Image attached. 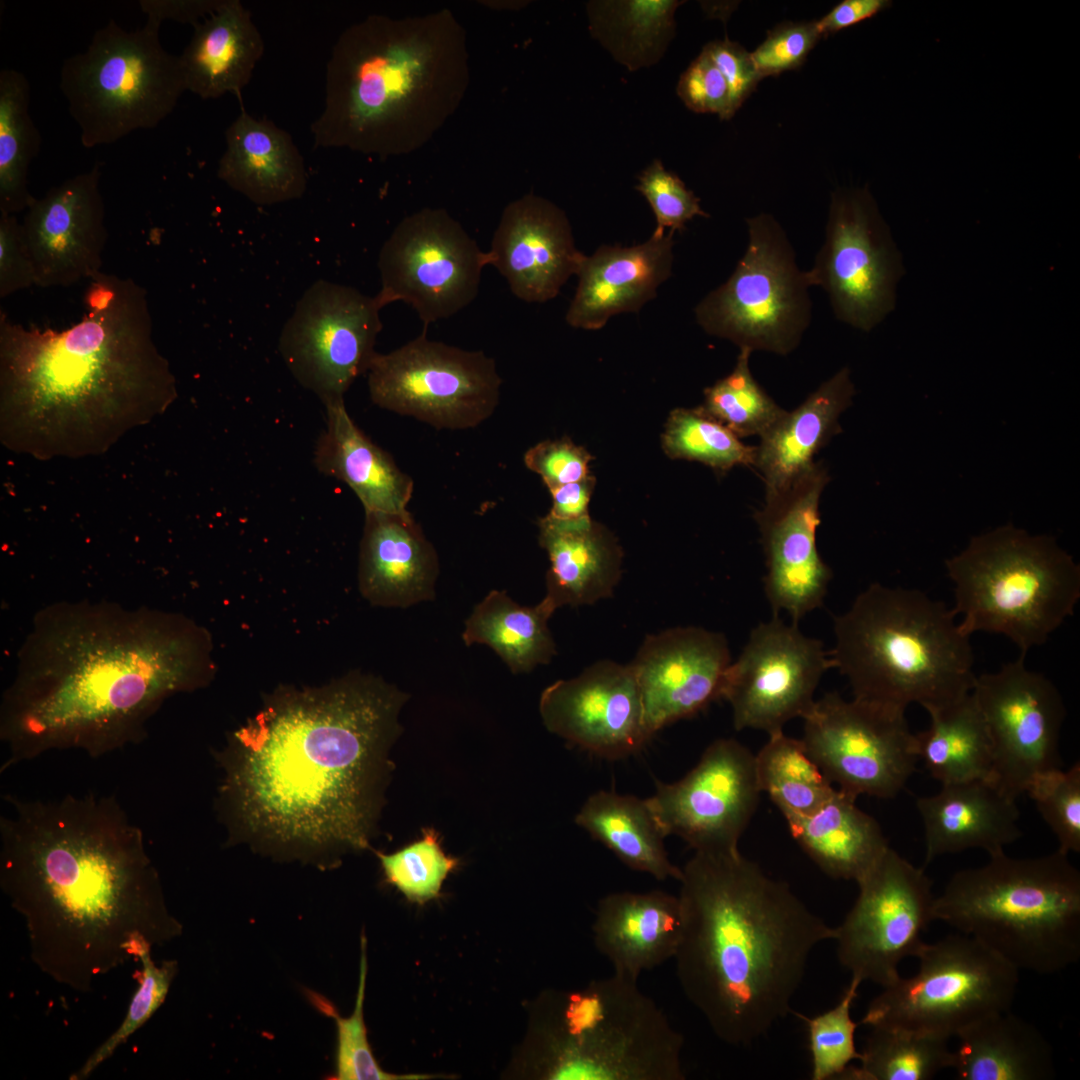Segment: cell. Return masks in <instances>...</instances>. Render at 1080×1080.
Here are the masks:
<instances>
[{
	"mask_svg": "<svg viewBox=\"0 0 1080 1080\" xmlns=\"http://www.w3.org/2000/svg\"><path fill=\"white\" fill-rule=\"evenodd\" d=\"M429 57L399 22L370 17L346 29L326 65L324 105L310 127L314 146L395 151Z\"/></svg>",
	"mask_w": 1080,
	"mask_h": 1080,
	"instance_id": "obj_10",
	"label": "cell"
},
{
	"mask_svg": "<svg viewBox=\"0 0 1080 1080\" xmlns=\"http://www.w3.org/2000/svg\"><path fill=\"white\" fill-rule=\"evenodd\" d=\"M367 976L366 938H361L360 975L355 1008L349 1017H339L334 1007L319 995L314 1003L337 1024L336 1074L338 1080H418L432 1076L422 1074H392L384 1071L373 1056L367 1039L363 1003Z\"/></svg>",
	"mask_w": 1080,
	"mask_h": 1080,
	"instance_id": "obj_50",
	"label": "cell"
},
{
	"mask_svg": "<svg viewBox=\"0 0 1080 1080\" xmlns=\"http://www.w3.org/2000/svg\"><path fill=\"white\" fill-rule=\"evenodd\" d=\"M376 296L319 280L296 304L283 327L279 351L295 379L324 405L344 400L367 373L382 329Z\"/></svg>",
	"mask_w": 1080,
	"mask_h": 1080,
	"instance_id": "obj_19",
	"label": "cell"
},
{
	"mask_svg": "<svg viewBox=\"0 0 1080 1080\" xmlns=\"http://www.w3.org/2000/svg\"><path fill=\"white\" fill-rule=\"evenodd\" d=\"M211 648L178 615L84 603L43 611L2 698L1 772L50 751L99 758L141 742L167 698L211 679Z\"/></svg>",
	"mask_w": 1080,
	"mask_h": 1080,
	"instance_id": "obj_3",
	"label": "cell"
},
{
	"mask_svg": "<svg viewBox=\"0 0 1080 1080\" xmlns=\"http://www.w3.org/2000/svg\"><path fill=\"white\" fill-rule=\"evenodd\" d=\"M594 486L595 478L590 475L549 490L552 507L547 516L558 521H574L589 516L588 504Z\"/></svg>",
	"mask_w": 1080,
	"mask_h": 1080,
	"instance_id": "obj_61",
	"label": "cell"
},
{
	"mask_svg": "<svg viewBox=\"0 0 1080 1080\" xmlns=\"http://www.w3.org/2000/svg\"><path fill=\"white\" fill-rule=\"evenodd\" d=\"M890 0H843L816 20L822 37L854 26L889 8Z\"/></svg>",
	"mask_w": 1080,
	"mask_h": 1080,
	"instance_id": "obj_60",
	"label": "cell"
},
{
	"mask_svg": "<svg viewBox=\"0 0 1080 1080\" xmlns=\"http://www.w3.org/2000/svg\"><path fill=\"white\" fill-rule=\"evenodd\" d=\"M1025 794L1034 802L1042 819L1064 854L1080 852V763L1068 769H1051L1035 775Z\"/></svg>",
	"mask_w": 1080,
	"mask_h": 1080,
	"instance_id": "obj_51",
	"label": "cell"
},
{
	"mask_svg": "<svg viewBox=\"0 0 1080 1080\" xmlns=\"http://www.w3.org/2000/svg\"><path fill=\"white\" fill-rule=\"evenodd\" d=\"M702 50L724 76L730 91L732 112L735 115L762 80L752 60L751 52L727 37L707 43Z\"/></svg>",
	"mask_w": 1080,
	"mask_h": 1080,
	"instance_id": "obj_58",
	"label": "cell"
},
{
	"mask_svg": "<svg viewBox=\"0 0 1080 1080\" xmlns=\"http://www.w3.org/2000/svg\"><path fill=\"white\" fill-rule=\"evenodd\" d=\"M193 28L179 56L186 90L202 99L240 98L265 47L251 12L239 0H224Z\"/></svg>",
	"mask_w": 1080,
	"mask_h": 1080,
	"instance_id": "obj_36",
	"label": "cell"
},
{
	"mask_svg": "<svg viewBox=\"0 0 1080 1080\" xmlns=\"http://www.w3.org/2000/svg\"><path fill=\"white\" fill-rule=\"evenodd\" d=\"M904 272L902 255L870 190L833 191L824 241L806 273L810 286L827 294L835 318L870 332L895 309Z\"/></svg>",
	"mask_w": 1080,
	"mask_h": 1080,
	"instance_id": "obj_15",
	"label": "cell"
},
{
	"mask_svg": "<svg viewBox=\"0 0 1080 1080\" xmlns=\"http://www.w3.org/2000/svg\"><path fill=\"white\" fill-rule=\"evenodd\" d=\"M30 84L15 69L0 72V212L17 214L28 207V171L41 143L30 113Z\"/></svg>",
	"mask_w": 1080,
	"mask_h": 1080,
	"instance_id": "obj_44",
	"label": "cell"
},
{
	"mask_svg": "<svg viewBox=\"0 0 1080 1080\" xmlns=\"http://www.w3.org/2000/svg\"><path fill=\"white\" fill-rule=\"evenodd\" d=\"M751 354L740 349L731 373L704 390L700 406L738 438L760 437L785 413L753 377Z\"/></svg>",
	"mask_w": 1080,
	"mask_h": 1080,
	"instance_id": "obj_47",
	"label": "cell"
},
{
	"mask_svg": "<svg viewBox=\"0 0 1080 1080\" xmlns=\"http://www.w3.org/2000/svg\"><path fill=\"white\" fill-rule=\"evenodd\" d=\"M575 823L630 869L660 881L680 880L682 869L669 859L667 836L647 799L599 790L583 803Z\"/></svg>",
	"mask_w": 1080,
	"mask_h": 1080,
	"instance_id": "obj_39",
	"label": "cell"
},
{
	"mask_svg": "<svg viewBox=\"0 0 1080 1080\" xmlns=\"http://www.w3.org/2000/svg\"><path fill=\"white\" fill-rule=\"evenodd\" d=\"M539 710L550 732L604 759L630 756L651 738L630 664L600 661L556 681L542 692Z\"/></svg>",
	"mask_w": 1080,
	"mask_h": 1080,
	"instance_id": "obj_24",
	"label": "cell"
},
{
	"mask_svg": "<svg viewBox=\"0 0 1080 1080\" xmlns=\"http://www.w3.org/2000/svg\"><path fill=\"white\" fill-rule=\"evenodd\" d=\"M324 406L325 429L314 451L317 470L347 484L365 512L409 513L412 478L359 429L347 413L344 400Z\"/></svg>",
	"mask_w": 1080,
	"mask_h": 1080,
	"instance_id": "obj_35",
	"label": "cell"
},
{
	"mask_svg": "<svg viewBox=\"0 0 1080 1080\" xmlns=\"http://www.w3.org/2000/svg\"><path fill=\"white\" fill-rule=\"evenodd\" d=\"M386 880L410 902L424 904L438 898L444 880L459 864L445 854L439 833L423 829L421 839L391 853L377 852Z\"/></svg>",
	"mask_w": 1080,
	"mask_h": 1080,
	"instance_id": "obj_48",
	"label": "cell"
},
{
	"mask_svg": "<svg viewBox=\"0 0 1080 1080\" xmlns=\"http://www.w3.org/2000/svg\"><path fill=\"white\" fill-rule=\"evenodd\" d=\"M636 189L653 210L657 223L655 233H665L666 229L680 232L694 217L709 216L693 191L675 173L666 170L658 159L641 172Z\"/></svg>",
	"mask_w": 1080,
	"mask_h": 1080,
	"instance_id": "obj_53",
	"label": "cell"
},
{
	"mask_svg": "<svg viewBox=\"0 0 1080 1080\" xmlns=\"http://www.w3.org/2000/svg\"><path fill=\"white\" fill-rule=\"evenodd\" d=\"M956 872L934 918L981 942L1016 969L1059 973L1080 959V872L1058 849L1032 858L1004 851Z\"/></svg>",
	"mask_w": 1080,
	"mask_h": 1080,
	"instance_id": "obj_7",
	"label": "cell"
},
{
	"mask_svg": "<svg viewBox=\"0 0 1080 1080\" xmlns=\"http://www.w3.org/2000/svg\"><path fill=\"white\" fill-rule=\"evenodd\" d=\"M487 255L512 293L530 303L555 298L585 257L565 213L534 195L506 207Z\"/></svg>",
	"mask_w": 1080,
	"mask_h": 1080,
	"instance_id": "obj_27",
	"label": "cell"
},
{
	"mask_svg": "<svg viewBox=\"0 0 1080 1080\" xmlns=\"http://www.w3.org/2000/svg\"><path fill=\"white\" fill-rule=\"evenodd\" d=\"M758 786L786 822L814 812L836 790L808 755L801 739L778 731L755 754Z\"/></svg>",
	"mask_w": 1080,
	"mask_h": 1080,
	"instance_id": "obj_43",
	"label": "cell"
},
{
	"mask_svg": "<svg viewBox=\"0 0 1080 1080\" xmlns=\"http://www.w3.org/2000/svg\"><path fill=\"white\" fill-rule=\"evenodd\" d=\"M755 754L732 738H719L685 776L656 782L646 798L666 836L694 852L734 854L758 805Z\"/></svg>",
	"mask_w": 1080,
	"mask_h": 1080,
	"instance_id": "obj_21",
	"label": "cell"
},
{
	"mask_svg": "<svg viewBox=\"0 0 1080 1080\" xmlns=\"http://www.w3.org/2000/svg\"><path fill=\"white\" fill-rule=\"evenodd\" d=\"M953 1050L959 1080H1048L1056 1076L1051 1043L1011 1010L988 1015L961 1030Z\"/></svg>",
	"mask_w": 1080,
	"mask_h": 1080,
	"instance_id": "obj_37",
	"label": "cell"
},
{
	"mask_svg": "<svg viewBox=\"0 0 1080 1080\" xmlns=\"http://www.w3.org/2000/svg\"><path fill=\"white\" fill-rule=\"evenodd\" d=\"M730 664L728 642L721 633L689 626L647 636L630 666L650 737L721 698Z\"/></svg>",
	"mask_w": 1080,
	"mask_h": 1080,
	"instance_id": "obj_26",
	"label": "cell"
},
{
	"mask_svg": "<svg viewBox=\"0 0 1080 1080\" xmlns=\"http://www.w3.org/2000/svg\"><path fill=\"white\" fill-rule=\"evenodd\" d=\"M367 375L380 408L450 430L488 419L502 384L493 358L430 340L426 329L396 350L376 353Z\"/></svg>",
	"mask_w": 1080,
	"mask_h": 1080,
	"instance_id": "obj_14",
	"label": "cell"
},
{
	"mask_svg": "<svg viewBox=\"0 0 1080 1080\" xmlns=\"http://www.w3.org/2000/svg\"><path fill=\"white\" fill-rule=\"evenodd\" d=\"M439 561L410 513L365 512L358 580L373 605L406 608L431 600Z\"/></svg>",
	"mask_w": 1080,
	"mask_h": 1080,
	"instance_id": "obj_31",
	"label": "cell"
},
{
	"mask_svg": "<svg viewBox=\"0 0 1080 1080\" xmlns=\"http://www.w3.org/2000/svg\"><path fill=\"white\" fill-rule=\"evenodd\" d=\"M830 668L829 652L820 640L773 615L752 630L740 656L731 662L721 698L732 708L736 730L755 729L770 735L808 713L816 700L815 690Z\"/></svg>",
	"mask_w": 1080,
	"mask_h": 1080,
	"instance_id": "obj_22",
	"label": "cell"
},
{
	"mask_svg": "<svg viewBox=\"0 0 1080 1080\" xmlns=\"http://www.w3.org/2000/svg\"><path fill=\"white\" fill-rule=\"evenodd\" d=\"M955 617L920 590L873 583L834 617L832 668L847 678L853 698L898 712L952 704L977 676L970 636Z\"/></svg>",
	"mask_w": 1080,
	"mask_h": 1080,
	"instance_id": "obj_6",
	"label": "cell"
},
{
	"mask_svg": "<svg viewBox=\"0 0 1080 1080\" xmlns=\"http://www.w3.org/2000/svg\"><path fill=\"white\" fill-rule=\"evenodd\" d=\"M684 1H591L590 31L630 71L657 63L675 34L674 15Z\"/></svg>",
	"mask_w": 1080,
	"mask_h": 1080,
	"instance_id": "obj_42",
	"label": "cell"
},
{
	"mask_svg": "<svg viewBox=\"0 0 1080 1080\" xmlns=\"http://www.w3.org/2000/svg\"><path fill=\"white\" fill-rule=\"evenodd\" d=\"M927 713L929 726L915 734V747L929 774L941 784L991 779L990 736L972 692Z\"/></svg>",
	"mask_w": 1080,
	"mask_h": 1080,
	"instance_id": "obj_40",
	"label": "cell"
},
{
	"mask_svg": "<svg viewBox=\"0 0 1080 1080\" xmlns=\"http://www.w3.org/2000/svg\"><path fill=\"white\" fill-rule=\"evenodd\" d=\"M681 869L678 982L721 1041L751 1044L791 1011L812 950L836 929L740 852H694Z\"/></svg>",
	"mask_w": 1080,
	"mask_h": 1080,
	"instance_id": "obj_5",
	"label": "cell"
},
{
	"mask_svg": "<svg viewBox=\"0 0 1080 1080\" xmlns=\"http://www.w3.org/2000/svg\"><path fill=\"white\" fill-rule=\"evenodd\" d=\"M663 449L673 459L703 463L726 472L735 466H754L756 446L744 444L701 408H677L666 422Z\"/></svg>",
	"mask_w": 1080,
	"mask_h": 1080,
	"instance_id": "obj_46",
	"label": "cell"
},
{
	"mask_svg": "<svg viewBox=\"0 0 1080 1080\" xmlns=\"http://www.w3.org/2000/svg\"><path fill=\"white\" fill-rule=\"evenodd\" d=\"M407 698L359 672L279 688L218 754L221 817L236 835L277 849H366Z\"/></svg>",
	"mask_w": 1080,
	"mask_h": 1080,
	"instance_id": "obj_1",
	"label": "cell"
},
{
	"mask_svg": "<svg viewBox=\"0 0 1080 1080\" xmlns=\"http://www.w3.org/2000/svg\"><path fill=\"white\" fill-rule=\"evenodd\" d=\"M73 326L25 327L0 311V439L39 460L102 455L163 414L176 380L143 287L99 273Z\"/></svg>",
	"mask_w": 1080,
	"mask_h": 1080,
	"instance_id": "obj_4",
	"label": "cell"
},
{
	"mask_svg": "<svg viewBox=\"0 0 1080 1080\" xmlns=\"http://www.w3.org/2000/svg\"><path fill=\"white\" fill-rule=\"evenodd\" d=\"M487 265V252L459 223L444 211L423 210L399 223L383 244L376 297L383 307L409 304L427 329L475 299Z\"/></svg>",
	"mask_w": 1080,
	"mask_h": 1080,
	"instance_id": "obj_18",
	"label": "cell"
},
{
	"mask_svg": "<svg viewBox=\"0 0 1080 1080\" xmlns=\"http://www.w3.org/2000/svg\"><path fill=\"white\" fill-rule=\"evenodd\" d=\"M638 981L613 973L558 995L538 1069L549 1080H684V1037Z\"/></svg>",
	"mask_w": 1080,
	"mask_h": 1080,
	"instance_id": "obj_9",
	"label": "cell"
},
{
	"mask_svg": "<svg viewBox=\"0 0 1080 1080\" xmlns=\"http://www.w3.org/2000/svg\"><path fill=\"white\" fill-rule=\"evenodd\" d=\"M4 799L11 812L0 818V885L43 973L88 992L181 934L144 834L114 796Z\"/></svg>",
	"mask_w": 1080,
	"mask_h": 1080,
	"instance_id": "obj_2",
	"label": "cell"
},
{
	"mask_svg": "<svg viewBox=\"0 0 1080 1080\" xmlns=\"http://www.w3.org/2000/svg\"><path fill=\"white\" fill-rule=\"evenodd\" d=\"M674 232L655 233L630 247L602 245L583 258L566 313L574 328L598 330L614 315L637 312L672 273Z\"/></svg>",
	"mask_w": 1080,
	"mask_h": 1080,
	"instance_id": "obj_28",
	"label": "cell"
},
{
	"mask_svg": "<svg viewBox=\"0 0 1080 1080\" xmlns=\"http://www.w3.org/2000/svg\"><path fill=\"white\" fill-rule=\"evenodd\" d=\"M32 285L36 274L21 222L15 214L0 212V297Z\"/></svg>",
	"mask_w": 1080,
	"mask_h": 1080,
	"instance_id": "obj_57",
	"label": "cell"
},
{
	"mask_svg": "<svg viewBox=\"0 0 1080 1080\" xmlns=\"http://www.w3.org/2000/svg\"><path fill=\"white\" fill-rule=\"evenodd\" d=\"M682 928L678 896L662 890L624 891L598 901L592 935L613 973L638 981L644 971L675 957Z\"/></svg>",
	"mask_w": 1080,
	"mask_h": 1080,
	"instance_id": "obj_30",
	"label": "cell"
},
{
	"mask_svg": "<svg viewBox=\"0 0 1080 1080\" xmlns=\"http://www.w3.org/2000/svg\"><path fill=\"white\" fill-rule=\"evenodd\" d=\"M224 0H140L139 7L147 16L146 23L160 28L165 20L193 27L212 13Z\"/></svg>",
	"mask_w": 1080,
	"mask_h": 1080,
	"instance_id": "obj_59",
	"label": "cell"
},
{
	"mask_svg": "<svg viewBox=\"0 0 1080 1080\" xmlns=\"http://www.w3.org/2000/svg\"><path fill=\"white\" fill-rule=\"evenodd\" d=\"M822 38L815 21H784L768 30L764 41L751 52L761 79L796 70Z\"/></svg>",
	"mask_w": 1080,
	"mask_h": 1080,
	"instance_id": "obj_54",
	"label": "cell"
},
{
	"mask_svg": "<svg viewBox=\"0 0 1080 1080\" xmlns=\"http://www.w3.org/2000/svg\"><path fill=\"white\" fill-rule=\"evenodd\" d=\"M748 243L729 278L695 307L709 335L739 347L788 355L812 320L810 283L786 231L769 213L746 220Z\"/></svg>",
	"mask_w": 1080,
	"mask_h": 1080,
	"instance_id": "obj_12",
	"label": "cell"
},
{
	"mask_svg": "<svg viewBox=\"0 0 1080 1080\" xmlns=\"http://www.w3.org/2000/svg\"><path fill=\"white\" fill-rule=\"evenodd\" d=\"M225 142L217 175L231 189L260 206L303 196L304 159L287 131L242 108L226 129Z\"/></svg>",
	"mask_w": 1080,
	"mask_h": 1080,
	"instance_id": "obj_33",
	"label": "cell"
},
{
	"mask_svg": "<svg viewBox=\"0 0 1080 1080\" xmlns=\"http://www.w3.org/2000/svg\"><path fill=\"white\" fill-rule=\"evenodd\" d=\"M1026 655L976 676L972 694L992 746L991 780L1017 800L1037 774L1063 767L1060 735L1066 716L1061 694Z\"/></svg>",
	"mask_w": 1080,
	"mask_h": 1080,
	"instance_id": "obj_20",
	"label": "cell"
},
{
	"mask_svg": "<svg viewBox=\"0 0 1080 1080\" xmlns=\"http://www.w3.org/2000/svg\"><path fill=\"white\" fill-rule=\"evenodd\" d=\"M802 719L808 755L835 788L856 799L893 798L916 770L915 734L905 713L832 692Z\"/></svg>",
	"mask_w": 1080,
	"mask_h": 1080,
	"instance_id": "obj_16",
	"label": "cell"
},
{
	"mask_svg": "<svg viewBox=\"0 0 1080 1080\" xmlns=\"http://www.w3.org/2000/svg\"><path fill=\"white\" fill-rule=\"evenodd\" d=\"M828 481L825 467L815 463L755 513L766 558L765 595L773 615L787 612L794 624L822 606L832 579L816 542L819 502Z\"/></svg>",
	"mask_w": 1080,
	"mask_h": 1080,
	"instance_id": "obj_23",
	"label": "cell"
},
{
	"mask_svg": "<svg viewBox=\"0 0 1080 1080\" xmlns=\"http://www.w3.org/2000/svg\"><path fill=\"white\" fill-rule=\"evenodd\" d=\"M101 164L31 199L21 222L36 285L68 287L101 273L107 240Z\"/></svg>",
	"mask_w": 1080,
	"mask_h": 1080,
	"instance_id": "obj_25",
	"label": "cell"
},
{
	"mask_svg": "<svg viewBox=\"0 0 1080 1080\" xmlns=\"http://www.w3.org/2000/svg\"><path fill=\"white\" fill-rule=\"evenodd\" d=\"M856 883L857 899L835 928L838 959L853 977L884 988L926 944L922 934L935 920L933 883L890 847Z\"/></svg>",
	"mask_w": 1080,
	"mask_h": 1080,
	"instance_id": "obj_17",
	"label": "cell"
},
{
	"mask_svg": "<svg viewBox=\"0 0 1080 1080\" xmlns=\"http://www.w3.org/2000/svg\"><path fill=\"white\" fill-rule=\"evenodd\" d=\"M787 824L804 852L835 879L859 881L890 847L878 822L837 788L814 812Z\"/></svg>",
	"mask_w": 1080,
	"mask_h": 1080,
	"instance_id": "obj_38",
	"label": "cell"
},
{
	"mask_svg": "<svg viewBox=\"0 0 1080 1080\" xmlns=\"http://www.w3.org/2000/svg\"><path fill=\"white\" fill-rule=\"evenodd\" d=\"M159 29L127 31L110 20L63 62L59 86L85 148L157 127L186 91L179 56L163 48Z\"/></svg>",
	"mask_w": 1080,
	"mask_h": 1080,
	"instance_id": "obj_11",
	"label": "cell"
},
{
	"mask_svg": "<svg viewBox=\"0 0 1080 1080\" xmlns=\"http://www.w3.org/2000/svg\"><path fill=\"white\" fill-rule=\"evenodd\" d=\"M959 627L1001 634L1026 655L1074 614L1080 566L1049 535L1008 523L971 538L946 560Z\"/></svg>",
	"mask_w": 1080,
	"mask_h": 1080,
	"instance_id": "obj_8",
	"label": "cell"
},
{
	"mask_svg": "<svg viewBox=\"0 0 1080 1080\" xmlns=\"http://www.w3.org/2000/svg\"><path fill=\"white\" fill-rule=\"evenodd\" d=\"M919 969L883 988L859 1024L946 1039L994 1013L1011 1010L1019 970L965 934L926 943Z\"/></svg>",
	"mask_w": 1080,
	"mask_h": 1080,
	"instance_id": "obj_13",
	"label": "cell"
},
{
	"mask_svg": "<svg viewBox=\"0 0 1080 1080\" xmlns=\"http://www.w3.org/2000/svg\"><path fill=\"white\" fill-rule=\"evenodd\" d=\"M539 542L550 567L544 599L556 610L610 597L621 576L622 550L613 534L590 516L539 520Z\"/></svg>",
	"mask_w": 1080,
	"mask_h": 1080,
	"instance_id": "obj_34",
	"label": "cell"
},
{
	"mask_svg": "<svg viewBox=\"0 0 1080 1080\" xmlns=\"http://www.w3.org/2000/svg\"><path fill=\"white\" fill-rule=\"evenodd\" d=\"M677 94L696 113L717 114L722 120L734 116L728 84L703 50L681 74Z\"/></svg>",
	"mask_w": 1080,
	"mask_h": 1080,
	"instance_id": "obj_55",
	"label": "cell"
},
{
	"mask_svg": "<svg viewBox=\"0 0 1080 1080\" xmlns=\"http://www.w3.org/2000/svg\"><path fill=\"white\" fill-rule=\"evenodd\" d=\"M592 455L569 438L545 440L524 455L528 469L539 474L549 490L590 476Z\"/></svg>",
	"mask_w": 1080,
	"mask_h": 1080,
	"instance_id": "obj_56",
	"label": "cell"
},
{
	"mask_svg": "<svg viewBox=\"0 0 1080 1080\" xmlns=\"http://www.w3.org/2000/svg\"><path fill=\"white\" fill-rule=\"evenodd\" d=\"M554 611L544 598L534 607H525L506 592L493 590L466 620L462 637L468 646L491 647L513 673L529 672L547 664L556 653L547 625Z\"/></svg>",
	"mask_w": 1080,
	"mask_h": 1080,
	"instance_id": "obj_41",
	"label": "cell"
},
{
	"mask_svg": "<svg viewBox=\"0 0 1080 1080\" xmlns=\"http://www.w3.org/2000/svg\"><path fill=\"white\" fill-rule=\"evenodd\" d=\"M854 394L850 370L841 368L760 436L754 466L764 480L766 499L787 490L815 464L814 456L841 432L839 416Z\"/></svg>",
	"mask_w": 1080,
	"mask_h": 1080,
	"instance_id": "obj_32",
	"label": "cell"
},
{
	"mask_svg": "<svg viewBox=\"0 0 1080 1080\" xmlns=\"http://www.w3.org/2000/svg\"><path fill=\"white\" fill-rule=\"evenodd\" d=\"M1016 799L991 779L941 784L917 799L925 840V862L936 857L981 849L994 855L1022 836Z\"/></svg>",
	"mask_w": 1080,
	"mask_h": 1080,
	"instance_id": "obj_29",
	"label": "cell"
},
{
	"mask_svg": "<svg viewBox=\"0 0 1080 1080\" xmlns=\"http://www.w3.org/2000/svg\"><path fill=\"white\" fill-rule=\"evenodd\" d=\"M861 983L852 976L838 1004L822 1014L811 1018L796 1014L807 1024L813 1080L841 1079L850 1062L861 1059L855 1045L859 1023L851 1018V1007Z\"/></svg>",
	"mask_w": 1080,
	"mask_h": 1080,
	"instance_id": "obj_49",
	"label": "cell"
},
{
	"mask_svg": "<svg viewBox=\"0 0 1080 1080\" xmlns=\"http://www.w3.org/2000/svg\"><path fill=\"white\" fill-rule=\"evenodd\" d=\"M870 1028L860 1066H849L841 1079L929 1080L952 1067L949 1039L899 1028Z\"/></svg>",
	"mask_w": 1080,
	"mask_h": 1080,
	"instance_id": "obj_45",
	"label": "cell"
},
{
	"mask_svg": "<svg viewBox=\"0 0 1080 1080\" xmlns=\"http://www.w3.org/2000/svg\"><path fill=\"white\" fill-rule=\"evenodd\" d=\"M140 961L142 970L139 977V987L132 997L123 1022L117 1030L94 1050L79 1070L69 1077L71 1080L88 1078L133 1033L142 1027L163 1004L177 973V962L168 960L157 966L151 958V952L143 953Z\"/></svg>",
	"mask_w": 1080,
	"mask_h": 1080,
	"instance_id": "obj_52",
	"label": "cell"
}]
</instances>
